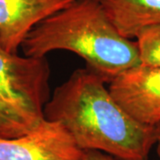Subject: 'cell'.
Wrapping results in <instances>:
<instances>
[{"label": "cell", "mask_w": 160, "mask_h": 160, "mask_svg": "<svg viewBox=\"0 0 160 160\" xmlns=\"http://www.w3.org/2000/svg\"><path fill=\"white\" fill-rule=\"evenodd\" d=\"M21 48L34 58L74 52L105 82L141 63L136 42L120 34L97 0H73L35 26Z\"/></svg>", "instance_id": "2"}, {"label": "cell", "mask_w": 160, "mask_h": 160, "mask_svg": "<svg viewBox=\"0 0 160 160\" xmlns=\"http://www.w3.org/2000/svg\"><path fill=\"white\" fill-rule=\"evenodd\" d=\"M86 151L57 121L45 119L34 131L0 137V160H84Z\"/></svg>", "instance_id": "5"}, {"label": "cell", "mask_w": 160, "mask_h": 160, "mask_svg": "<svg viewBox=\"0 0 160 160\" xmlns=\"http://www.w3.org/2000/svg\"><path fill=\"white\" fill-rule=\"evenodd\" d=\"M46 58L21 56L0 46V137H20L43 123L50 98Z\"/></svg>", "instance_id": "3"}, {"label": "cell", "mask_w": 160, "mask_h": 160, "mask_svg": "<svg viewBox=\"0 0 160 160\" xmlns=\"http://www.w3.org/2000/svg\"><path fill=\"white\" fill-rule=\"evenodd\" d=\"M122 36L135 38L140 30L160 24V0H97Z\"/></svg>", "instance_id": "7"}, {"label": "cell", "mask_w": 160, "mask_h": 160, "mask_svg": "<svg viewBox=\"0 0 160 160\" xmlns=\"http://www.w3.org/2000/svg\"><path fill=\"white\" fill-rule=\"evenodd\" d=\"M140 62L160 68V24L144 28L135 37Z\"/></svg>", "instance_id": "8"}, {"label": "cell", "mask_w": 160, "mask_h": 160, "mask_svg": "<svg viewBox=\"0 0 160 160\" xmlns=\"http://www.w3.org/2000/svg\"><path fill=\"white\" fill-rule=\"evenodd\" d=\"M84 160H117L109 155L97 150H86Z\"/></svg>", "instance_id": "9"}, {"label": "cell", "mask_w": 160, "mask_h": 160, "mask_svg": "<svg viewBox=\"0 0 160 160\" xmlns=\"http://www.w3.org/2000/svg\"><path fill=\"white\" fill-rule=\"evenodd\" d=\"M73 0H0V46L18 53L29 33L40 22Z\"/></svg>", "instance_id": "6"}, {"label": "cell", "mask_w": 160, "mask_h": 160, "mask_svg": "<svg viewBox=\"0 0 160 160\" xmlns=\"http://www.w3.org/2000/svg\"><path fill=\"white\" fill-rule=\"evenodd\" d=\"M156 133H157V139H156V145H157V152L158 155L160 160V123L156 126Z\"/></svg>", "instance_id": "10"}, {"label": "cell", "mask_w": 160, "mask_h": 160, "mask_svg": "<svg viewBox=\"0 0 160 160\" xmlns=\"http://www.w3.org/2000/svg\"><path fill=\"white\" fill-rule=\"evenodd\" d=\"M109 91L127 114L139 123H160V68L142 63L126 69L111 82Z\"/></svg>", "instance_id": "4"}, {"label": "cell", "mask_w": 160, "mask_h": 160, "mask_svg": "<svg viewBox=\"0 0 160 160\" xmlns=\"http://www.w3.org/2000/svg\"><path fill=\"white\" fill-rule=\"evenodd\" d=\"M105 83L87 67L77 69L50 95L46 119L60 122L85 151H101L117 160H149L156 126L131 118Z\"/></svg>", "instance_id": "1"}]
</instances>
